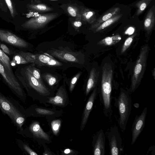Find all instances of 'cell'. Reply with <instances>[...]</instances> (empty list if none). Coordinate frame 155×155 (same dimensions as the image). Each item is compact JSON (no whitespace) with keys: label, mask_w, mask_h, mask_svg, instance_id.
Here are the masks:
<instances>
[{"label":"cell","mask_w":155,"mask_h":155,"mask_svg":"<svg viewBox=\"0 0 155 155\" xmlns=\"http://www.w3.org/2000/svg\"><path fill=\"white\" fill-rule=\"evenodd\" d=\"M113 71L111 65L105 64L102 67L100 101L103 107L104 113L106 117L112 113L111 94Z\"/></svg>","instance_id":"6da1fadb"},{"label":"cell","mask_w":155,"mask_h":155,"mask_svg":"<svg viewBox=\"0 0 155 155\" xmlns=\"http://www.w3.org/2000/svg\"><path fill=\"white\" fill-rule=\"evenodd\" d=\"M0 109L9 117L15 126L21 129L25 118L20 104L0 93Z\"/></svg>","instance_id":"7a4b0ae2"},{"label":"cell","mask_w":155,"mask_h":155,"mask_svg":"<svg viewBox=\"0 0 155 155\" xmlns=\"http://www.w3.org/2000/svg\"><path fill=\"white\" fill-rule=\"evenodd\" d=\"M131 99L129 93L120 89L117 98L115 99V104L118 108L119 114L118 124L122 132L126 128L131 110Z\"/></svg>","instance_id":"3957f363"},{"label":"cell","mask_w":155,"mask_h":155,"mask_svg":"<svg viewBox=\"0 0 155 155\" xmlns=\"http://www.w3.org/2000/svg\"><path fill=\"white\" fill-rule=\"evenodd\" d=\"M148 47L147 45L142 47L140 49L134 68L132 75L130 91L134 92L140 84L144 72L147 65Z\"/></svg>","instance_id":"277c9868"},{"label":"cell","mask_w":155,"mask_h":155,"mask_svg":"<svg viewBox=\"0 0 155 155\" xmlns=\"http://www.w3.org/2000/svg\"><path fill=\"white\" fill-rule=\"evenodd\" d=\"M111 155H120L122 151V140L118 128L115 126L111 127L107 135Z\"/></svg>","instance_id":"5b68a950"},{"label":"cell","mask_w":155,"mask_h":155,"mask_svg":"<svg viewBox=\"0 0 155 155\" xmlns=\"http://www.w3.org/2000/svg\"><path fill=\"white\" fill-rule=\"evenodd\" d=\"M58 15V14L57 13L44 14L26 21L22 25V26L23 28L27 29H37L41 28L55 18Z\"/></svg>","instance_id":"8992f818"},{"label":"cell","mask_w":155,"mask_h":155,"mask_svg":"<svg viewBox=\"0 0 155 155\" xmlns=\"http://www.w3.org/2000/svg\"><path fill=\"white\" fill-rule=\"evenodd\" d=\"M0 74L2 76L8 85L19 98L25 100L24 91L18 81L11 77L8 74L5 69L0 61Z\"/></svg>","instance_id":"52a82bcc"},{"label":"cell","mask_w":155,"mask_h":155,"mask_svg":"<svg viewBox=\"0 0 155 155\" xmlns=\"http://www.w3.org/2000/svg\"><path fill=\"white\" fill-rule=\"evenodd\" d=\"M147 111V108L146 107L141 114L139 115H137L135 118L131 130L132 134V145L135 143L145 127Z\"/></svg>","instance_id":"ba28073f"},{"label":"cell","mask_w":155,"mask_h":155,"mask_svg":"<svg viewBox=\"0 0 155 155\" xmlns=\"http://www.w3.org/2000/svg\"><path fill=\"white\" fill-rule=\"evenodd\" d=\"M0 40L2 41L20 48H26L28 43L11 32L0 29Z\"/></svg>","instance_id":"9c48e42d"},{"label":"cell","mask_w":155,"mask_h":155,"mask_svg":"<svg viewBox=\"0 0 155 155\" xmlns=\"http://www.w3.org/2000/svg\"><path fill=\"white\" fill-rule=\"evenodd\" d=\"M34 59L33 64L40 67H57L62 65L61 62L46 53L34 54Z\"/></svg>","instance_id":"30bf717a"},{"label":"cell","mask_w":155,"mask_h":155,"mask_svg":"<svg viewBox=\"0 0 155 155\" xmlns=\"http://www.w3.org/2000/svg\"><path fill=\"white\" fill-rule=\"evenodd\" d=\"M92 143L94 155H105V138L102 129H101L93 137Z\"/></svg>","instance_id":"8fae6325"},{"label":"cell","mask_w":155,"mask_h":155,"mask_svg":"<svg viewBox=\"0 0 155 155\" xmlns=\"http://www.w3.org/2000/svg\"><path fill=\"white\" fill-rule=\"evenodd\" d=\"M51 56L66 62L78 63L79 60L76 53L66 50L53 49L50 51Z\"/></svg>","instance_id":"7c38bea8"},{"label":"cell","mask_w":155,"mask_h":155,"mask_svg":"<svg viewBox=\"0 0 155 155\" xmlns=\"http://www.w3.org/2000/svg\"><path fill=\"white\" fill-rule=\"evenodd\" d=\"M25 74L28 84L32 88L41 95H45L49 94L48 89L44 84L40 82L26 68Z\"/></svg>","instance_id":"4fadbf2b"},{"label":"cell","mask_w":155,"mask_h":155,"mask_svg":"<svg viewBox=\"0 0 155 155\" xmlns=\"http://www.w3.org/2000/svg\"><path fill=\"white\" fill-rule=\"evenodd\" d=\"M97 94V90L95 88L90 95L84 108L80 127L81 131L84 129L87 123Z\"/></svg>","instance_id":"5bb4252c"},{"label":"cell","mask_w":155,"mask_h":155,"mask_svg":"<svg viewBox=\"0 0 155 155\" xmlns=\"http://www.w3.org/2000/svg\"><path fill=\"white\" fill-rule=\"evenodd\" d=\"M67 101V93L64 86H61L58 89L55 95L50 97L47 102L49 103L58 106H63Z\"/></svg>","instance_id":"9a60e30c"},{"label":"cell","mask_w":155,"mask_h":155,"mask_svg":"<svg viewBox=\"0 0 155 155\" xmlns=\"http://www.w3.org/2000/svg\"><path fill=\"white\" fill-rule=\"evenodd\" d=\"M120 10V8L117 7L110 8L98 18L96 21L91 26V28L92 29L96 28L102 23L118 14Z\"/></svg>","instance_id":"2e32d148"},{"label":"cell","mask_w":155,"mask_h":155,"mask_svg":"<svg viewBox=\"0 0 155 155\" xmlns=\"http://www.w3.org/2000/svg\"><path fill=\"white\" fill-rule=\"evenodd\" d=\"M99 76V72L93 68L90 71L86 87L85 94L87 96L90 91L95 87Z\"/></svg>","instance_id":"e0dca14e"},{"label":"cell","mask_w":155,"mask_h":155,"mask_svg":"<svg viewBox=\"0 0 155 155\" xmlns=\"http://www.w3.org/2000/svg\"><path fill=\"white\" fill-rule=\"evenodd\" d=\"M0 61L4 67L9 76L14 80L18 81L13 72L9 58L0 48Z\"/></svg>","instance_id":"ac0fdd59"},{"label":"cell","mask_w":155,"mask_h":155,"mask_svg":"<svg viewBox=\"0 0 155 155\" xmlns=\"http://www.w3.org/2000/svg\"><path fill=\"white\" fill-rule=\"evenodd\" d=\"M154 23V6L153 5L148 11L144 21V28L148 33H150L153 29Z\"/></svg>","instance_id":"d6986e66"},{"label":"cell","mask_w":155,"mask_h":155,"mask_svg":"<svg viewBox=\"0 0 155 155\" xmlns=\"http://www.w3.org/2000/svg\"><path fill=\"white\" fill-rule=\"evenodd\" d=\"M29 129L35 137L46 140H49L48 135L43 131L38 122H34L32 123L30 126Z\"/></svg>","instance_id":"ffe728a7"},{"label":"cell","mask_w":155,"mask_h":155,"mask_svg":"<svg viewBox=\"0 0 155 155\" xmlns=\"http://www.w3.org/2000/svg\"><path fill=\"white\" fill-rule=\"evenodd\" d=\"M79 17L83 21L91 24L96 19L95 12L89 9L85 8L81 11Z\"/></svg>","instance_id":"44dd1931"},{"label":"cell","mask_w":155,"mask_h":155,"mask_svg":"<svg viewBox=\"0 0 155 155\" xmlns=\"http://www.w3.org/2000/svg\"><path fill=\"white\" fill-rule=\"evenodd\" d=\"M121 39L120 36L117 34L112 36L105 37L99 41L97 44L104 46H111L117 43Z\"/></svg>","instance_id":"7402d4cb"},{"label":"cell","mask_w":155,"mask_h":155,"mask_svg":"<svg viewBox=\"0 0 155 155\" xmlns=\"http://www.w3.org/2000/svg\"><path fill=\"white\" fill-rule=\"evenodd\" d=\"M122 16V14H118L106 21L96 28L95 32L99 31L109 26L119 20Z\"/></svg>","instance_id":"603a6c76"},{"label":"cell","mask_w":155,"mask_h":155,"mask_svg":"<svg viewBox=\"0 0 155 155\" xmlns=\"http://www.w3.org/2000/svg\"><path fill=\"white\" fill-rule=\"evenodd\" d=\"M42 77L48 84L53 86L58 82L57 77L54 75L49 73H45L42 74Z\"/></svg>","instance_id":"cb8c5ba5"},{"label":"cell","mask_w":155,"mask_h":155,"mask_svg":"<svg viewBox=\"0 0 155 155\" xmlns=\"http://www.w3.org/2000/svg\"><path fill=\"white\" fill-rule=\"evenodd\" d=\"M26 68L31 73L33 76L40 82L44 84L40 71L39 69L36 68L32 64L28 65Z\"/></svg>","instance_id":"d4e9b609"},{"label":"cell","mask_w":155,"mask_h":155,"mask_svg":"<svg viewBox=\"0 0 155 155\" xmlns=\"http://www.w3.org/2000/svg\"><path fill=\"white\" fill-rule=\"evenodd\" d=\"M152 0H141L138 2L136 4V6L137 8V15H139L140 14Z\"/></svg>","instance_id":"484cf974"},{"label":"cell","mask_w":155,"mask_h":155,"mask_svg":"<svg viewBox=\"0 0 155 155\" xmlns=\"http://www.w3.org/2000/svg\"><path fill=\"white\" fill-rule=\"evenodd\" d=\"M29 7L34 10L41 12L50 11L53 9L45 5L41 4L31 5H29Z\"/></svg>","instance_id":"4316f807"},{"label":"cell","mask_w":155,"mask_h":155,"mask_svg":"<svg viewBox=\"0 0 155 155\" xmlns=\"http://www.w3.org/2000/svg\"><path fill=\"white\" fill-rule=\"evenodd\" d=\"M61 125V121L59 119L53 120L51 123L52 130L54 134L57 135L59 132Z\"/></svg>","instance_id":"83f0119b"},{"label":"cell","mask_w":155,"mask_h":155,"mask_svg":"<svg viewBox=\"0 0 155 155\" xmlns=\"http://www.w3.org/2000/svg\"><path fill=\"white\" fill-rule=\"evenodd\" d=\"M81 74L82 73L81 72H78L71 79L69 87V91L71 92H72Z\"/></svg>","instance_id":"f1b7e54d"},{"label":"cell","mask_w":155,"mask_h":155,"mask_svg":"<svg viewBox=\"0 0 155 155\" xmlns=\"http://www.w3.org/2000/svg\"><path fill=\"white\" fill-rule=\"evenodd\" d=\"M18 54L23 56L27 61L28 63H32L34 62V55L33 54L29 52L23 51L19 52Z\"/></svg>","instance_id":"f546056e"},{"label":"cell","mask_w":155,"mask_h":155,"mask_svg":"<svg viewBox=\"0 0 155 155\" xmlns=\"http://www.w3.org/2000/svg\"><path fill=\"white\" fill-rule=\"evenodd\" d=\"M135 35L128 38L125 41L121 51V54L124 53L129 48L131 44Z\"/></svg>","instance_id":"4dcf8cb0"},{"label":"cell","mask_w":155,"mask_h":155,"mask_svg":"<svg viewBox=\"0 0 155 155\" xmlns=\"http://www.w3.org/2000/svg\"><path fill=\"white\" fill-rule=\"evenodd\" d=\"M13 60L17 64H24L28 63L23 56L18 53L13 57Z\"/></svg>","instance_id":"1f68e13d"},{"label":"cell","mask_w":155,"mask_h":155,"mask_svg":"<svg viewBox=\"0 0 155 155\" xmlns=\"http://www.w3.org/2000/svg\"><path fill=\"white\" fill-rule=\"evenodd\" d=\"M35 110L37 112L41 114L51 115L54 114L53 111L41 108H36Z\"/></svg>","instance_id":"d6a6232c"},{"label":"cell","mask_w":155,"mask_h":155,"mask_svg":"<svg viewBox=\"0 0 155 155\" xmlns=\"http://www.w3.org/2000/svg\"><path fill=\"white\" fill-rule=\"evenodd\" d=\"M67 11L69 14L73 17H76L78 15V12L77 9L75 7L71 6L68 7Z\"/></svg>","instance_id":"836d02e7"},{"label":"cell","mask_w":155,"mask_h":155,"mask_svg":"<svg viewBox=\"0 0 155 155\" xmlns=\"http://www.w3.org/2000/svg\"><path fill=\"white\" fill-rule=\"evenodd\" d=\"M12 17L14 16V11L11 0H5Z\"/></svg>","instance_id":"e575fe53"},{"label":"cell","mask_w":155,"mask_h":155,"mask_svg":"<svg viewBox=\"0 0 155 155\" xmlns=\"http://www.w3.org/2000/svg\"><path fill=\"white\" fill-rule=\"evenodd\" d=\"M24 150L30 155H37L38 154L33 150L31 149L28 145L24 144L23 145Z\"/></svg>","instance_id":"d590c367"},{"label":"cell","mask_w":155,"mask_h":155,"mask_svg":"<svg viewBox=\"0 0 155 155\" xmlns=\"http://www.w3.org/2000/svg\"><path fill=\"white\" fill-rule=\"evenodd\" d=\"M0 47L2 50L5 53L10 55V51L8 48L5 44H1L0 45Z\"/></svg>","instance_id":"8d00e7d4"},{"label":"cell","mask_w":155,"mask_h":155,"mask_svg":"<svg viewBox=\"0 0 155 155\" xmlns=\"http://www.w3.org/2000/svg\"><path fill=\"white\" fill-rule=\"evenodd\" d=\"M135 29L133 27H129L125 31V34L128 35H132L134 32Z\"/></svg>","instance_id":"74e56055"},{"label":"cell","mask_w":155,"mask_h":155,"mask_svg":"<svg viewBox=\"0 0 155 155\" xmlns=\"http://www.w3.org/2000/svg\"><path fill=\"white\" fill-rule=\"evenodd\" d=\"M73 25L76 29L80 27L82 25L81 22L79 21H76L73 23Z\"/></svg>","instance_id":"f35d334b"},{"label":"cell","mask_w":155,"mask_h":155,"mask_svg":"<svg viewBox=\"0 0 155 155\" xmlns=\"http://www.w3.org/2000/svg\"><path fill=\"white\" fill-rule=\"evenodd\" d=\"M72 150L69 149H65L64 151V153L68 154L71 153L72 152Z\"/></svg>","instance_id":"ab89813d"},{"label":"cell","mask_w":155,"mask_h":155,"mask_svg":"<svg viewBox=\"0 0 155 155\" xmlns=\"http://www.w3.org/2000/svg\"><path fill=\"white\" fill-rule=\"evenodd\" d=\"M155 68H154L153 69V70L152 71V75L153 76V78L154 79H155Z\"/></svg>","instance_id":"60d3db41"},{"label":"cell","mask_w":155,"mask_h":155,"mask_svg":"<svg viewBox=\"0 0 155 155\" xmlns=\"http://www.w3.org/2000/svg\"><path fill=\"white\" fill-rule=\"evenodd\" d=\"M51 0V1H57L58 0Z\"/></svg>","instance_id":"b9f144b4"}]
</instances>
